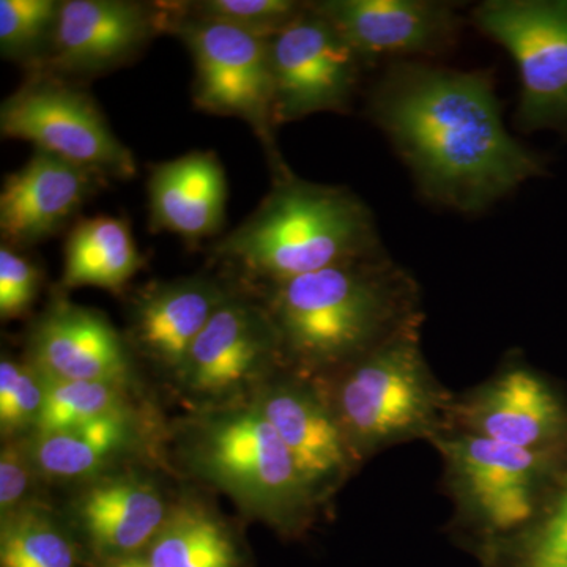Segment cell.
Segmentation results:
<instances>
[{"label":"cell","mask_w":567,"mask_h":567,"mask_svg":"<svg viewBox=\"0 0 567 567\" xmlns=\"http://www.w3.org/2000/svg\"><path fill=\"white\" fill-rule=\"evenodd\" d=\"M48 382L25 358L0 361V435L2 442L29 439L39 429Z\"/></svg>","instance_id":"83f0119b"},{"label":"cell","mask_w":567,"mask_h":567,"mask_svg":"<svg viewBox=\"0 0 567 567\" xmlns=\"http://www.w3.org/2000/svg\"><path fill=\"white\" fill-rule=\"evenodd\" d=\"M33 464L29 439L2 442L0 451V517L10 516L24 507L47 503L40 498L44 486Z\"/></svg>","instance_id":"f546056e"},{"label":"cell","mask_w":567,"mask_h":567,"mask_svg":"<svg viewBox=\"0 0 567 567\" xmlns=\"http://www.w3.org/2000/svg\"><path fill=\"white\" fill-rule=\"evenodd\" d=\"M312 6L371 69L383 59L445 54L464 28L461 7L442 0H319Z\"/></svg>","instance_id":"2e32d148"},{"label":"cell","mask_w":567,"mask_h":567,"mask_svg":"<svg viewBox=\"0 0 567 567\" xmlns=\"http://www.w3.org/2000/svg\"><path fill=\"white\" fill-rule=\"evenodd\" d=\"M47 401L35 434L66 431L100 417L136 409L133 386L112 382L48 380Z\"/></svg>","instance_id":"484cf974"},{"label":"cell","mask_w":567,"mask_h":567,"mask_svg":"<svg viewBox=\"0 0 567 567\" xmlns=\"http://www.w3.org/2000/svg\"><path fill=\"white\" fill-rule=\"evenodd\" d=\"M278 334L284 365L320 379L424 322L412 271L383 251L251 290Z\"/></svg>","instance_id":"7a4b0ae2"},{"label":"cell","mask_w":567,"mask_h":567,"mask_svg":"<svg viewBox=\"0 0 567 567\" xmlns=\"http://www.w3.org/2000/svg\"><path fill=\"white\" fill-rule=\"evenodd\" d=\"M62 0H0V55L28 73L50 52Z\"/></svg>","instance_id":"4316f807"},{"label":"cell","mask_w":567,"mask_h":567,"mask_svg":"<svg viewBox=\"0 0 567 567\" xmlns=\"http://www.w3.org/2000/svg\"><path fill=\"white\" fill-rule=\"evenodd\" d=\"M235 284L223 275L153 281L130 298L125 339L134 357L171 380Z\"/></svg>","instance_id":"ac0fdd59"},{"label":"cell","mask_w":567,"mask_h":567,"mask_svg":"<svg viewBox=\"0 0 567 567\" xmlns=\"http://www.w3.org/2000/svg\"><path fill=\"white\" fill-rule=\"evenodd\" d=\"M423 324H412L353 363L312 379L361 465L402 443H431L451 429L456 394L425 360Z\"/></svg>","instance_id":"5b68a950"},{"label":"cell","mask_w":567,"mask_h":567,"mask_svg":"<svg viewBox=\"0 0 567 567\" xmlns=\"http://www.w3.org/2000/svg\"><path fill=\"white\" fill-rule=\"evenodd\" d=\"M284 365L275 324L260 298L235 284L194 342L174 380L192 412L251 401Z\"/></svg>","instance_id":"ba28073f"},{"label":"cell","mask_w":567,"mask_h":567,"mask_svg":"<svg viewBox=\"0 0 567 567\" xmlns=\"http://www.w3.org/2000/svg\"><path fill=\"white\" fill-rule=\"evenodd\" d=\"M431 445L442 457L454 528L481 555L535 522L567 462V453L522 450L456 431Z\"/></svg>","instance_id":"8992f818"},{"label":"cell","mask_w":567,"mask_h":567,"mask_svg":"<svg viewBox=\"0 0 567 567\" xmlns=\"http://www.w3.org/2000/svg\"><path fill=\"white\" fill-rule=\"evenodd\" d=\"M0 133L31 142L107 183L137 175L133 152L115 136L95 100L71 81L29 73L0 106Z\"/></svg>","instance_id":"9c48e42d"},{"label":"cell","mask_w":567,"mask_h":567,"mask_svg":"<svg viewBox=\"0 0 567 567\" xmlns=\"http://www.w3.org/2000/svg\"><path fill=\"white\" fill-rule=\"evenodd\" d=\"M167 22L169 2L62 0L50 52L32 73L73 81L121 69L167 32Z\"/></svg>","instance_id":"4fadbf2b"},{"label":"cell","mask_w":567,"mask_h":567,"mask_svg":"<svg viewBox=\"0 0 567 567\" xmlns=\"http://www.w3.org/2000/svg\"><path fill=\"white\" fill-rule=\"evenodd\" d=\"M174 503L155 476L125 465L76 486L62 516L95 565L145 554Z\"/></svg>","instance_id":"5bb4252c"},{"label":"cell","mask_w":567,"mask_h":567,"mask_svg":"<svg viewBox=\"0 0 567 567\" xmlns=\"http://www.w3.org/2000/svg\"><path fill=\"white\" fill-rule=\"evenodd\" d=\"M481 557L487 567H567V462L535 522Z\"/></svg>","instance_id":"d4e9b609"},{"label":"cell","mask_w":567,"mask_h":567,"mask_svg":"<svg viewBox=\"0 0 567 567\" xmlns=\"http://www.w3.org/2000/svg\"><path fill=\"white\" fill-rule=\"evenodd\" d=\"M147 420L140 409L66 429L29 436L33 464L47 484L81 486L130 465L148 446Z\"/></svg>","instance_id":"44dd1931"},{"label":"cell","mask_w":567,"mask_h":567,"mask_svg":"<svg viewBox=\"0 0 567 567\" xmlns=\"http://www.w3.org/2000/svg\"><path fill=\"white\" fill-rule=\"evenodd\" d=\"M470 20L516 62L518 128L567 133V0H486Z\"/></svg>","instance_id":"30bf717a"},{"label":"cell","mask_w":567,"mask_h":567,"mask_svg":"<svg viewBox=\"0 0 567 567\" xmlns=\"http://www.w3.org/2000/svg\"><path fill=\"white\" fill-rule=\"evenodd\" d=\"M252 401L274 425L319 505H327L361 464L322 390L309 377L284 368Z\"/></svg>","instance_id":"9a60e30c"},{"label":"cell","mask_w":567,"mask_h":567,"mask_svg":"<svg viewBox=\"0 0 567 567\" xmlns=\"http://www.w3.org/2000/svg\"><path fill=\"white\" fill-rule=\"evenodd\" d=\"M167 32L194 63V106L244 121L262 144L274 178L292 173L276 142L275 84L268 41L221 22L189 17L169 2Z\"/></svg>","instance_id":"52a82bcc"},{"label":"cell","mask_w":567,"mask_h":567,"mask_svg":"<svg viewBox=\"0 0 567 567\" xmlns=\"http://www.w3.org/2000/svg\"><path fill=\"white\" fill-rule=\"evenodd\" d=\"M153 567H241L233 528L197 499H175L166 524L145 551Z\"/></svg>","instance_id":"603a6c76"},{"label":"cell","mask_w":567,"mask_h":567,"mask_svg":"<svg viewBox=\"0 0 567 567\" xmlns=\"http://www.w3.org/2000/svg\"><path fill=\"white\" fill-rule=\"evenodd\" d=\"M147 193L153 233L174 234L193 246L221 233L227 181L215 153L194 151L155 164Z\"/></svg>","instance_id":"ffe728a7"},{"label":"cell","mask_w":567,"mask_h":567,"mask_svg":"<svg viewBox=\"0 0 567 567\" xmlns=\"http://www.w3.org/2000/svg\"><path fill=\"white\" fill-rule=\"evenodd\" d=\"M306 3L297 0H197L181 2V7L189 17L221 22L271 40L303 13Z\"/></svg>","instance_id":"f1b7e54d"},{"label":"cell","mask_w":567,"mask_h":567,"mask_svg":"<svg viewBox=\"0 0 567 567\" xmlns=\"http://www.w3.org/2000/svg\"><path fill=\"white\" fill-rule=\"evenodd\" d=\"M106 183L76 164L35 148L29 162L3 181L2 245L21 251L50 240L78 218Z\"/></svg>","instance_id":"d6986e66"},{"label":"cell","mask_w":567,"mask_h":567,"mask_svg":"<svg viewBox=\"0 0 567 567\" xmlns=\"http://www.w3.org/2000/svg\"><path fill=\"white\" fill-rule=\"evenodd\" d=\"M268 48L278 126L322 112L347 114L371 69L312 2Z\"/></svg>","instance_id":"8fae6325"},{"label":"cell","mask_w":567,"mask_h":567,"mask_svg":"<svg viewBox=\"0 0 567 567\" xmlns=\"http://www.w3.org/2000/svg\"><path fill=\"white\" fill-rule=\"evenodd\" d=\"M178 461L286 537L303 535L323 507L309 491L274 425L254 401L200 410L175 431Z\"/></svg>","instance_id":"277c9868"},{"label":"cell","mask_w":567,"mask_h":567,"mask_svg":"<svg viewBox=\"0 0 567 567\" xmlns=\"http://www.w3.org/2000/svg\"><path fill=\"white\" fill-rule=\"evenodd\" d=\"M386 251L375 216L346 186L274 178L270 193L233 233L212 245L223 276L259 290Z\"/></svg>","instance_id":"3957f363"},{"label":"cell","mask_w":567,"mask_h":567,"mask_svg":"<svg viewBox=\"0 0 567 567\" xmlns=\"http://www.w3.org/2000/svg\"><path fill=\"white\" fill-rule=\"evenodd\" d=\"M365 112L420 193L447 210L477 215L547 174V159L507 132L491 70L391 61Z\"/></svg>","instance_id":"6da1fadb"},{"label":"cell","mask_w":567,"mask_h":567,"mask_svg":"<svg viewBox=\"0 0 567 567\" xmlns=\"http://www.w3.org/2000/svg\"><path fill=\"white\" fill-rule=\"evenodd\" d=\"M95 567H153L148 561L147 555H133V557H123L107 559V561L95 563Z\"/></svg>","instance_id":"1f68e13d"},{"label":"cell","mask_w":567,"mask_h":567,"mask_svg":"<svg viewBox=\"0 0 567 567\" xmlns=\"http://www.w3.org/2000/svg\"><path fill=\"white\" fill-rule=\"evenodd\" d=\"M145 265L130 224L117 216H92L71 226L65 241L63 289L99 287L121 292Z\"/></svg>","instance_id":"7402d4cb"},{"label":"cell","mask_w":567,"mask_h":567,"mask_svg":"<svg viewBox=\"0 0 567 567\" xmlns=\"http://www.w3.org/2000/svg\"><path fill=\"white\" fill-rule=\"evenodd\" d=\"M450 431L567 453V401L550 379L511 353L486 382L456 395Z\"/></svg>","instance_id":"7c38bea8"},{"label":"cell","mask_w":567,"mask_h":567,"mask_svg":"<svg viewBox=\"0 0 567 567\" xmlns=\"http://www.w3.org/2000/svg\"><path fill=\"white\" fill-rule=\"evenodd\" d=\"M25 360L44 379L134 385V354L103 312L55 293L29 330Z\"/></svg>","instance_id":"e0dca14e"},{"label":"cell","mask_w":567,"mask_h":567,"mask_svg":"<svg viewBox=\"0 0 567 567\" xmlns=\"http://www.w3.org/2000/svg\"><path fill=\"white\" fill-rule=\"evenodd\" d=\"M41 289V270L20 249L0 248V317L21 319L31 311Z\"/></svg>","instance_id":"4dcf8cb0"},{"label":"cell","mask_w":567,"mask_h":567,"mask_svg":"<svg viewBox=\"0 0 567 567\" xmlns=\"http://www.w3.org/2000/svg\"><path fill=\"white\" fill-rule=\"evenodd\" d=\"M81 554L65 517L48 502L0 517V567H80Z\"/></svg>","instance_id":"cb8c5ba5"}]
</instances>
